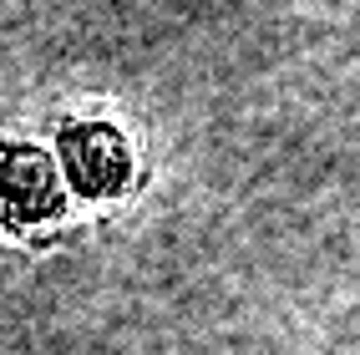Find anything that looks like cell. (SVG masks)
<instances>
[{
	"instance_id": "6da1fadb",
	"label": "cell",
	"mask_w": 360,
	"mask_h": 355,
	"mask_svg": "<svg viewBox=\"0 0 360 355\" xmlns=\"http://www.w3.org/2000/svg\"><path fill=\"white\" fill-rule=\"evenodd\" d=\"M56 162L66 173V188L86 203L127 198L137 183V148L132 137L107 117H77L56 132Z\"/></svg>"
},
{
	"instance_id": "7a4b0ae2",
	"label": "cell",
	"mask_w": 360,
	"mask_h": 355,
	"mask_svg": "<svg viewBox=\"0 0 360 355\" xmlns=\"http://www.w3.org/2000/svg\"><path fill=\"white\" fill-rule=\"evenodd\" d=\"M66 198H71L66 173L46 148H31V142L0 148V224L6 228L31 233L56 224L66 213Z\"/></svg>"
}]
</instances>
